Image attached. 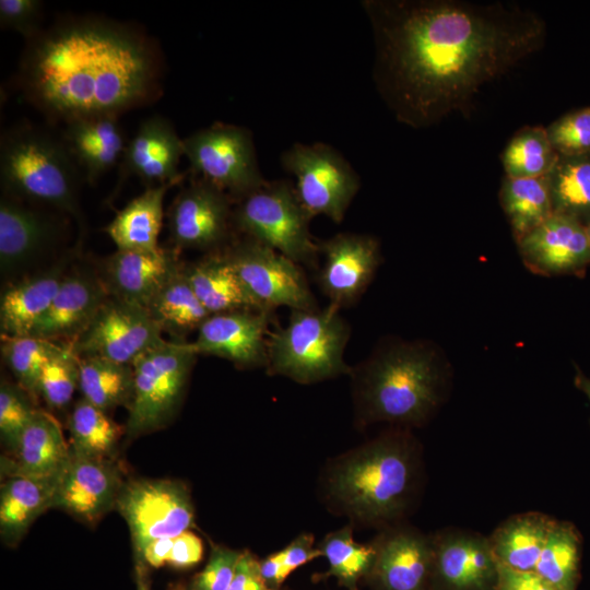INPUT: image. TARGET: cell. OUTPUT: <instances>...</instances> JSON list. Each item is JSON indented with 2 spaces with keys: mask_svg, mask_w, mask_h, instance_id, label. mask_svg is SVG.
I'll return each mask as SVG.
<instances>
[{
  "mask_svg": "<svg viewBox=\"0 0 590 590\" xmlns=\"http://www.w3.org/2000/svg\"><path fill=\"white\" fill-rule=\"evenodd\" d=\"M123 483L115 458L86 456L71 450L52 508L93 526L116 507Z\"/></svg>",
  "mask_w": 590,
  "mask_h": 590,
  "instance_id": "obj_18",
  "label": "cell"
},
{
  "mask_svg": "<svg viewBox=\"0 0 590 590\" xmlns=\"http://www.w3.org/2000/svg\"><path fill=\"white\" fill-rule=\"evenodd\" d=\"M423 469L418 440L410 428L392 426L324 464L321 502L353 527L380 530L404 521L422 488Z\"/></svg>",
  "mask_w": 590,
  "mask_h": 590,
  "instance_id": "obj_3",
  "label": "cell"
},
{
  "mask_svg": "<svg viewBox=\"0 0 590 590\" xmlns=\"http://www.w3.org/2000/svg\"><path fill=\"white\" fill-rule=\"evenodd\" d=\"M166 590H186V588L181 583H172Z\"/></svg>",
  "mask_w": 590,
  "mask_h": 590,
  "instance_id": "obj_54",
  "label": "cell"
},
{
  "mask_svg": "<svg viewBox=\"0 0 590 590\" xmlns=\"http://www.w3.org/2000/svg\"><path fill=\"white\" fill-rule=\"evenodd\" d=\"M575 386L581 390L590 401V378L585 376L580 370L575 376Z\"/></svg>",
  "mask_w": 590,
  "mask_h": 590,
  "instance_id": "obj_53",
  "label": "cell"
},
{
  "mask_svg": "<svg viewBox=\"0 0 590 590\" xmlns=\"http://www.w3.org/2000/svg\"><path fill=\"white\" fill-rule=\"evenodd\" d=\"M66 345L34 335L1 334V355L22 387L31 397L38 396V381L45 365L59 355Z\"/></svg>",
  "mask_w": 590,
  "mask_h": 590,
  "instance_id": "obj_40",
  "label": "cell"
},
{
  "mask_svg": "<svg viewBox=\"0 0 590 590\" xmlns=\"http://www.w3.org/2000/svg\"><path fill=\"white\" fill-rule=\"evenodd\" d=\"M554 520L539 511L507 518L488 536L497 562L517 570H534Z\"/></svg>",
  "mask_w": 590,
  "mask_h": 590,
  "instance_id": "obj_31",
  "label": "cell"
},
{
  "mask_svg": "<svg viewBox=\"0 0 590 590\" xmlns=\"http://www.w3.org/2000/svg\"><path fill=\"white\" fill-rule=\"evenodd\" d=\"M281 164L295 177V192L311 219L343 220L361 180L340 152L322 142H296L282 153Z\"/></svg>",
  "mask_w": 590,
  "mask_h": 590,
  "instance_id": "obj_10",
  "label": "cell"
},
{
  "mask_svg": "<svg viewBox=\"0 0 590 590\" xmlns=\"http://www.w3.org/2000/svg\"><path fill=\"white\" fill-rule=\"evenodd\" d=\"M62 472L43 477H2L0 487V535L4 544L15 546L26 534L33 522L46 510L54 507Z\"/></svg>",
  "mask_w": 590,
  "mask_h": 590,
  "instance_id": "obj_27",
  "label": "cell"
},
{
  "mask_svg": "<svg viewBox=\"0 0 590 590\" xmlns=\"http://www.w3.org/2000/svg\"><path fill=\"white\" fill-rule=\"evenodd\" d=\"M581 536L568 521L554 520L534 571L557 590H577L580 579Z\"/></svg>",
  "mask_w": 590,
  "mask_h": 590,
  "instance_id": "obj_34",
  "label": "cell"
},
{
  "mask_svg": "<svg viewBox=\"0 0 590 590\" xmlns=\"http://www.w3.org/2000/svg\"><path fill=\"white\" fill-rule=\"evenodd\" d=\"M179 264L151 298L146 309L162 331L179 338L197 330L211 316L198 299Z\"/></svg>",
  "mask_w": 590,
  "mask_h": 590,
  "instance_id": "obj_32",
  "label": "cell"
},
{
  "mask_svg": "<svg viewBox=\"0 0 590 590\" xmlns=\"http://www.w3.org/2000/svg\"><path fill=\"white\" fill-rule=\"evenodd\" d=\"M82 178L95 184L110 170L126 149V140L116 115H99L64 123L61 134Z\"/></svg>",
  "mask_w": 590,
  "mask_h": 590,
  "instance_id": "obj_26",
  "label": "cell"
},
{
  "mask_svg": "<svg viewBox=\"0 0 590 590\" xmlns=\"http://www.w3.org/2000/svg\"><path fill=\"white\" fill-rule=\"evenodd\" d=\"M499 200L515 240L540 226L554 213L548 175L533 178L505 177Z\"/></svg>",
  "mask_w": 590,
  "mask_h": 590,
  "instance_id": "obj_33",
  "label": "cell"
},
{
  "mask_svg": "<svg viewBox=\"0 0 590 590\" xmlns=\"http://www.w3.org/2000/svg\"><path fill=\"white\" fill-rule=\"evenodd\" d=\"M559 161L546 128L526 126L506 145L502 162L506 177L533 178L548 175Z\"/></svg>",
  "mask_w": 590,
  "mask_h": 590,
  "instance_id": "obj_37",
  "label": "cell"
},
{
  "mask_svg": "<svg viewBox=\"0 0 590 590\" xmlns=\"http://www.w3.org/2000/svg\"><path fill=\"white\" fill-rule=\"evenodd\" d=\"M586 229H587L588 238L590 241V221L586 224Z\"/></svg>",
  "mask_w": 590,
  "mask_h": 590,
  "instance_id": "obj_55",
  "label": "cell"
},
{
  "mask_svg": "<svg viewBox=\"0 0 590 590\" xmlns=\"http://www.w3.org/2000/svg\"><path fill=\"white\" fill-rule=\"evenodd\" d=\"M232 199L210 182L193 177L167 211L174 249L219 250L232 238Z\"/></svg>",
  "mask_w": 590,
  "mask_h": 590,
  "instance_id": "obj_14",
  "label": "cell"
},
{
  "mask_svg": "<svg viewBox=\"0 0 590 590\" xmlns=\"http://www.w3.org/2000/svg\"><path fill=\"white\" fill-rule=\"evenodd\" d=\"M193 177L201 178L238 202L268 180L258 165L251 132L216 122L182 139Z\"/></svg>",
  "mask_w": 590,
  "mask_h": 590,
  "instance_id": "obj_9",
  "label": "cell"
},
{
  "mask_svg": "<svg viewBox=\"0 0 590 590\" xmlns=\"http://www.w3.org/2000/svg\"><path fill=\"white\" fill-rule=\"evenodd\" d=\"M184 143L173 125L161 116H152L138 128L127 143L119 166V181L138 177L148 187L181 181L186 173L178 172Z\"/></svg>",
  "mask_w": 590,
  "mask_h": 590,
  "instance_id": "obj_21",
  "label": "cell"
},
{
  "mask_svg": "<svg viewBox=\"0 0 590 590\" xmlns=\"http://www.w3.org/2000/svg\"><path fill=\"white\" fill-rule=\"evenodd\" d=\"M370 543L375 556L365 578L370 590H433L432 534L402 521L380 529Z\"/></svg>",
  "mask_w": 590,
  "mask_h": 590,
  "instance_id": "obj_15",
  "label": "cell"
},
{
  "mask_svg": "<svg viewBox=\"0 0 590 590\" xmlns=\"http://www.w3.org/2000/svg\"><path fill=\"white\" fill-rule=\"evenodd\" d=\"M496 590H557L534 570H517L498 563Z\"/></svg>",
  "mask_w": 590,
  "mask_h": 590,
  "instance_id": "obj_49",
  "label": "cell"
},
{
  "mask_svg": "<svg viewBox=\"0 0 590 590\" xmlns=\"http://www.w3.org/2000/svg\"><path fill=\"white\" fill-rule=\"evenodd\" d=\"M199 354L191 342L162 341L133 363L126 433L137 437L165 426L177 412Z\"/></svg>",
  "mask_w": 590,
  "mask_h": 590,
  "instance_id": "obj_7",
  "label": "cell"
},
{
  "mask_svg": "<svg viewBox=\"0 0 590 590\" xmlns=\"http://www.w3.org/2000/svg\"><path fill=\"white\" fill-rule=\"evenodd\" d=\"M58 234L56 223L24 201L2 193L0 201L1 274L13 273L31 262Z\"/></svg>",
  "mask_w": 590,
  "mask_h": 590,
  "instance_id": "obj_25",
  "label": "cell"
},
{
  "mask_svg": "<svg viewBox=\"0 0 590 590\" xmlns=\"http://www.w3.org/2000/svg\"><path fill=\"white\" fill-rule=\"evenodd\" d=\"M66 274L60 266L8 286L0 300L2 335H30L50 307Z\"/></svg>",
  "mask_w": 590,
  "mask_h": 590,
  "instance_id": "obj_28",
  "label": "cell"
},
{
  "mask_svg": "<svg viewBox=\"0 0 590 590\" xmlns=\"http://www.w3.org/2000/svg\"><path fill=\"white\" fill-rule=\"evenodd\" d=\"M318 253L322 257L318 285L339 308L358 300L381 262L379 241L368 234H335L318 243Z\"/></svg>",
  "mask_w": 590,
  "mask_h": 590,
  "instance_id": "obj_16",
  "label": "cell"
},
{
  "mask_svg": "<svg viewBox=\"0 0 590 590\" xmlns=\"http://www.w3.org/2000/svg\"><path fill=\"white\" fill-rule=\"evenodd\" d=\"M115 508L129 528L135 555L154 540L189 530L194 518L189 488L169 479L125 482Z\"/></svg>",
  "mask_w": 590,
  "mask_h": 590,
  "instance_id": "obj_11",
  "label": "cell"
},
{
  "mask_svg": "<svg viewBox=\"0 0 590 590\" xmlns=\"http://www.w3.org/2000/svg\"><path fill=\"white\" fill-rule=\"evenodd\" d=\"M243 286L260 310L318 308L299 267L276 250L245 237L224 250Z\"/></svg>",
  "mask_w": 590,
  "mask_h": 590,
  "instance_id": "obj_12",
  "label": "cell"
},
{
  "mask_svg": "<svg viewBox=\"0 0 590 590\" xmlns=\"http://www.w3.org/2000/svg\"><path fill=\"white\" fill-rule=\"evenodd\" d=\"M203 543L199 535L187 530L174 538L167 565L175 569H186L202 560Z\"/></svg>",
  "mask_w": 590,
  "mask_h": 590,
  "instance_id": "obj_46",
  "label": "cell"
},
{
  "mask_svg": "<svg viewBox=\"0 0 590 590\" xmlns=\"http://www.w3.org/2000/svg\"><path fill=\"white\" fill-rule=\"evenodd\" d=\"M162 333L145 307L109 296L70 346L79 358L98 357L132 365L164 341Z\"/></svg>",
  "mask_w": 590,
  "mask_h": 590,
  "instance_id": "obj_13",
  "label": "cell"
},
{
  "mask_svg": "<svg viewBox=\"0 0 590 590\" xmlns=\"http://www.w3.org/2000/svg\"><path fill=\"white\" fill-rule=\"evenodd\" d=\"M432 539L433 590H496L498 562L488 538L449 528Z\"/></svg>",
  "mask_w": 590,
  "mask_h": 590,
  "instance_id": "obj_17",
  "label": "cell"
},
{
  "mask_svg": "<svg viewBox=\"0 0 590 590\" xmlns=\"http://www.w3.org/2000/svg\"><path fill=\"white\" fill-rule=\"evenodd\" d=\"M270 314L237 310L211 315L191 344L198 354L222 357L240 368L267 367Z\"/></svg>",
  "mask_w": 590,
  "mask_h": 590,
  "instance_id": "obj_20",
  "label": "cell"
},
{
  "mask_svg": "<svg viewBox=\"0 0 590 590\" xmlns=\"http://www.w3.org/2000/svg\"><path fill=\"white\" fill-rule=\"evenodd\" d=\"M555 213L590 221V155L564 158L548 174Z\"/></svg>",
  "mask_w": 590,
  "mask_h": 590,
  "instance_id": "obj_39",
  "label": "cell"
},
{
  "mask_svg": "<svg viewBox=\"0 0 590 590\" xmlns=\"http://www.w3.org/2000/svg\"><path fill=\"white\" fill-rule=\"evenodd\" d=\"M516 243L523 264L539 275L582 276L590 264L586 225L571 215L554 212Z\"/></svg>",
  "mask_w": 590,
  "mask_h": 590,
  "instance_id": "obj_19",
  "label": "cell"
},
{
  "mask_svg": "<svg viewBox=\"0 0 590 590\" xmlns=\"http://www.w3.org/2000/svg\"><path fill=\"white\" fill-rule=\"evenodd\" d=\"M241 551L224 545H212L204 568L185 586L186 590H228Z\"/></svg>",
  "mask_w": 590,
  "mask_h": 590,
  "instance_id": "obj_44",
  "label": "cell"
},
{
  "mask_svg": "<svg viewBox=\"0 0 590 590\" xmlns=\"http://www.w3.org/2000/svg\"><path fill=\"white\" fill-rule=\"evenodd\" d=\"M179 264L176 249H117L106 259L102 280L110 296L146 308L151 298Z\"/></svg>",
  "mask_w": 590,
  "mask_h": 590,
  "instance_id": "obj_23",
  "label": "cell"
},
{
  "mask_svg": "<svg viewBox=\"0 0 590 590\" xmlns=\"http://www.w3.org/2000/svg\"><path fill=\"white\" fill-rule=\"evenodd\" d=\"M43 3L38 0H1L0 24L20 33L27 42L40 34Z\"/></svg>",
  "mask_w": 590,
  "mask_h": 590,
  "instance_id": "obj_45",
  "label": "cell"
},
{
  "mask_svg": "<svg viewBox=\"0 0 590 590\" xmlns=\"http://www.w3.org/2000/svg\"><path fill=\"white\" fill-rule=\"evenodd\" d=\"M353 526L327 533L317 544L326 557L329 569L316 577L320 579L333 577L347 590H358V585L368 575L375 556L371 543L361 544L353 538Z\"/></svg>",
  "mask_w": 590,
  "mask_h": 590,
  "instance_id": "obj_36",
  "label": "cell"
},
{
  "mask_svg": "<svg viewBox=\"0 0 590 590\" xmlns=\"http://www.w3.org/2000/svg\"><path fill=\"white\" fill-rule=\"evenodd\" d=\"M357 426H422L445 401L449 370L427 341L382 342L350 373Z\"/></svg>",
  "mask_w": 590,
  "mask_h": 590,
  "instance_id": "obj_4",
  "label": "cell"
},
{
  "mask_svg": "<svg viewBox=\"0 0 590 590\" xmlns=\"http://www.w3.org/2000/svg\"><path fill=\"white\" fill-rule=\"evenodd\" d=\"M311 217L287 180L264 186L236 202L234 227L245 237L268 246L297 264L315 267L318 243L309 232Z\"/></svg>",
  "mask_w": 590,
  "mask_h": 590,
  "instance_id": "obj_8",
  "label": "cell"
},
{
  "mask_svg": "<svg viewBox=\"0 0 590 590\" xmlns=\"http://www.w3.org/2000/svg\"><path fill=\"white\" fill-rule=\"evenodd\" d=\"M260 574L273 590H280L288 575L284 569L281 552H275L260 560Z\"/></svg>",
  "mask_w": 590,
  "mask_h": 590,
  "instance_id": "obj_51",
  "label": "cell"
},
{
  "mask_svg": "<svg viewBox=\"0 0 590 590\" xmlns=\"http://www.w3.org/2000/svg\"><path fill=\"white\" fill-rule=\"evenodd\" d=\"M81 178L61 138L35 126L15 127L2 134L0 179L4 194L55 208L83 227Z\"/></svg>",
  "mask_w": 590,
  "mask_h": 590,
  "instance_id": "obj_5",
  "label": "cell"
},
{
  "mask_svg": "<svg viewBox=\"0 0 590 590\" xmlns=\"http://www.w3.org/2000/svg\"><path fill=\"white\" fill-rule=\"evenodd\" d=\"M133 389L131 365L98 357L79 358V390L84 400L104 412L128 405Z\"/></svg>",
  "mask_w": 590,
  "mask_h": 590,
  "instance_id": "obj_35",
  "label": "cell"
},
{
  "mask_svg": "<svg viewBox=\"0 0 590 590\" xmlns=\"http://www.w3.org/2000/svg\"><path fill=\"white\" fill-rule=\"evenodd\" d=\"M36 411L31 396L22 387L1 382L0 436L8 450L14 447Z\"/></svg>",
  "mask_w": 590,
  "mask_h": 590,
  "instance_id": "obj_43",
  "label": "cell"
},
{
  "mask_svg": "<svg viewBox=\"0 0 590 590\" xmlns=\"http://www.w3.org/2000/svg\"><path fill=\"white\" fill-rule=\"evenodd\" d=\"M174 538H162L150 542L135 555V560L148 567L161 568L167 565Z\"/></svg>",
  "mask_w": 590,
  "mask_h": 590,
  "instance_id": "obj_50",
  "label": "cell"
},
{
  "mask_svg": "<svg viewBox=\"0 0 590 590\" xmlns=\"http://www.w3.org/2000/svg\"><path fill=\"white\" fill-rule=\"evenodd\" d=\"M314 544V535L311 533L304 532L297 535L288 545L280 551L284 569L288 576L308 562L322 557V553Z\"/></svg>",
  "mask_w": 590,
  "mask_h": 590,
  "instance_id": "obj_47",
  "label": "cell"
},
{
  "mask_svg": "<svg viewBox=\"0 0 590 590\" xmlns=\"http://www.w3.org/2000/svg\"><path fill=\"white\" fill-rule=\"evenodd\" d=\"M340 309L291 310L287 324L269 339L268 373L302 385L350 375L344 351L351 330Z\"/></svg>",
  "mask_w": 590,
  "mask_h": 590,
  "instance_id": "obj_6",
  "label": "cell"
},
{
  "mask_svg": "<svg viewBox=\"0 0 590 590\" xmlns=\"http://www.w3.org/2000/svg\"><path fill=\"white\" fill-rule=\"evenodd\" d=\"M180 181H169L148 187L118 211L105 228L120 250L154 251L163 225V201L169 188Z\"/></svg>",
  "mask_w": 590,
  "mask_h": 590,
  "instance_id": "obj_30",
  "label": "cell"
},
{
  "mask_svg": "<svg viewBox=\"0 0 590 590\" xmlns=\"http://www.w3.org/2000/svg\"><path fill=\"white\" fill-rule=\"evenodd\" d=\"M72 451L103 458H115L123 430L106 412L83 398L79 400L68 421Z\"/></svg>",
  "mask_w": 590,
  "mask_h": 590,
  "instance_id": "obj_38",
  "label": "cell"
},
{
  "mask_svg": "<svg viewBox=\"0 0 590 590\" xmlns=\"http://www.w3.org/2000/svg\"><path fill=\"white\" fill-rule=\"evenodd\" d=\"M158 59L141 33L94 17L59 22L30 40L20 64L24 96L49 119L116 115L156 91Z\"/></svg>",
  "mask_w": 590,
  "mask_h": 590,
  "instance_id": "obj_2",
  "label": "cell"
},
{
  "mask_svg": "<svg viewBox=\"0 0 590 590\" xmlns=\"http://www.w3.org/2000/svg\"><path fill=\"white\" fill-rule=\"evenodd\" d=\"M182 269L194 294L210 315L260 310L243 286L225 251L212 252Z\"/></svg>",
  "mask_w": 590,
  "mask_h": 590,
  "instance_id": "obj_29",
  "label": "cell"
},
{
  "mask_svg": "<svg viewBox=\"0 0 590 590\" xmlns=\"http://www.w3.org/2000/svg\"><path fill=\"white\" fill-rule=\"evenodd\" d=\"M228 590H273L263 580L260 560L250 551H241Z\"/></svg>",
  "mask_w": 590,
  "mask_h": 590,
  "instance_id": "obj_48",
  "label": "cell"
},
{
  "mask_svg": "<svg viewBox=\"0 0 590 590\" xmlns=\"http://www.w3.org/2000/svg\"><path fill=\"white\" fill-rule=\"evenodd\" d=\"M109 296L102 278L81 272L66 275L50 307L30 335L73 341Z\"/></svg>",
  "mask_w": 590,
  "mask_h": 590,
  "instance_id": "obj_24",
  "label": "cell"
},
{
  "mask_svg": "<svg viewBox=\"0 0 590 590\" xmlns=\"http://www.w3.org/2000/svg\"><path fill=\"white\" fill-rule=\"evenodd\" d=\"M70 457V445L57 418L37 409L14 447L1 456V477L57 475Z\"/></svg>",
  "mask_w": 590,
  "mask_h": 590,
  "instance_id": "obj_22",
  "label": "cell"
},
{
  "mask_svg": "<svg viewBox=\"0 0 590 590\" xmlns=\"http://www.w3.org/2000/svg\"><path fill=\"white\" fill-rule=\"evenodd\" d=\"M546 131L559 157L590 155V108L566 114L548 126Z\"/></svg>",
  "mask_w": 590,
  "mask_h": 590,
  "instance_id": "obj_42",
  "label": "cell"
},
{
  "mask_svg": "<svg viewBox=\"0 0 590 590\" xmlns=\"http://www.w3.org/2000/svg\"><path fill=\"white\" fill-rule=\"evenodd\" d=\"M374 81L398 121L436 125L471 109L483 87L539 51L545 23L506 2L366 0Z\"/></svg>",
  "mask_w": 590,
  "mask_h": 590,
  "instance_id": "obj_1",
  "label": "cell"
},
{
  "mask_svg": "<svg viewBox=\"0 0 590 590\" xmlns=\"http://www.w3.org/2000/svg\"><path fill=\"white\" fill-rule=\"evenodd\" d=\"M135 582L137 590H151L148 566L140 562L135 564Z\"/></svg>",
  "mask_w": 590,
  "mask_h": 590,
  "instance_id": "obj_52",
  "label": "cell"
},
{
  "mask_svg": "<svg viewBox=\"0 0 590 590\" xmlns=\"http://www.w3.org/2000/svg\"><path fill=\"white\" fill-rule=\"evenodd\" d=\"M79 389V357L70 345L50 359L42 370L38 396L51 409H62L69 404L75 389Z\"/></svg>",
  "mask_w": 590,
  "mask_h": 590,
  "instance_id": "obj_41",
  "label": "cell"
}]
</instances>
